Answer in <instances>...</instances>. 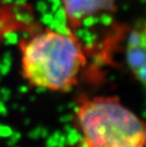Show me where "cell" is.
<instances>
[{
    "label": "cell",
    "instance_id": "3",
    "mask_svg": "<svg viewBox=\"0 0 146 147\" xmlns=\"http://www.w3.org/2000/svg\"><path fill=\"white\" fill-rule=\"evenodd\" d=\"M118 0H61L65 18L70 32H76L83 21L104 12H114Z\"/></svg>",
    "mask_w": 146,
    "mask_h": 147
},
{
    "label": "cell",
    "instance_id": "4",
    "mask_svg": "<svg viewBox=\"0 0 146 147\" xmlns=\"http://www.w3.org/2000/svg\"><path fill=\"white\" fill-rule=\"evenodd\" d=\"M125 58L127 65L135 76L142 84L145 83V28L139 26L134 28L130 32L126 44Z\"/></svg>",
    "mask_w": 146,
    "mask_h": 147
},
{
    "label": "cell",
    "instance_id": "2",
    "mask_svg": "<svg viewBox=\"0 0 146 147\" xmlns=\"http://www.w3.org/2000/svg\"><path fill=\"white\" fill-rule=\"evenodd\" d=\"M87 147H145V123L117 96L83 98L75 110Z\"/></svg>",
    "mask_w": 146,
    "mask_h": 147
},
{
    "label": "cell",
    "instance_id": "1",
    "mask_svg": "<svg viewBox=\"0 0 146 147\" xmlns=\"http://www.w3.org/2000/svg\"><path fill=\"white\" fill-rule=\"evenodd\" d=\"M21 74L30 86L67 92L78 84L87 56L75 32L46 29L19 42Z\"/></svg>",
    "mask_w": 146,
    "mask_h": 147
}]
</instances>
